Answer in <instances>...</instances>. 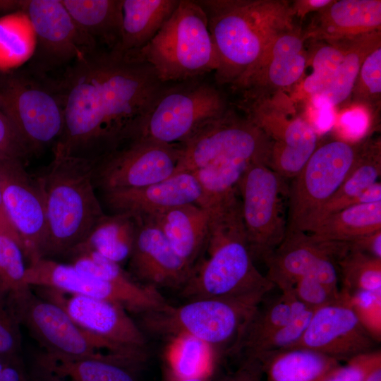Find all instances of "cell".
I'll return each mask as SVG.
<instances>
[{
	"instance_id": "cell-1",
	"label": "cell",
	"mask_w": 381,
	"mask_h": 381,
	"mask_svg": "<svg viewBox=\"0 0 381 381\" xmlns=\"http://www.w3.org/2000/svg\"><path fill=\"white\" fill-rule=\"evenodd\" d=\"M64 127L54 152L96 160L136 139L168 84L147 63L97 49L56 82Z\"/></svg>"
},
{
	"instance_id": "cell-2",
	"label": "cell",
	"mask_w": 381,
	"mask_h": 381,
	"mask_svg": "<svg viewBox=\"0 0 381 381\" xmlns=\"http://www.w3.org/2000/svg\"><path fill=\"white\" fill-rule=\"evenodd\" d=\"M219 59V85L233 87L258 63L274 38L295 25L284 0H202Z\"/></svg>"
},
{
	"instance_id": "cell-3",
	"label": "cell",
	"mask_w": 381,
	"mask_h": 381,
	"mask_svg": "<svg viewBox=\"0 0 381 381\" xmlns=\"http://www.w3.org/2000/svg\"><path fill=\"white\" fill-rule=\"evenodd\" d=\"M205 209L209 213L204 249L207 258L193 267L181 288L182 294L190 300L266 295L275 286L254 264L246 242L241 201Z\"/></svg>"
},
{
	"instance_id": "cell-4",
	"label": "cell",
	"mask_w": 381,
	"mask_h": 381,
	"mask_svg": "<svg viewBox=\"0 0 381 381\" xmlns=\"http://www.w3.org/2000/svg\"><path fill=\"white\" fill-rule=\"evenodd\" d=\"M94 167L92 159L54 152L37 177L47 218L42 258L67 255L105 214L95 191Z\"/></svg>"
},
{
	"instance_id": "cell-5",
	"label": "cell",
	"mask_w": 381,
	"mask_h": 381,
	"mask_svg": "<svg viewBox=\"0 0 381 381\" xmlns=\"http://www.w3.org/2000/svg\"><path fill=\"white\" fill-rule=\"evenodd\" d=\"M125 56L148 64L164 84L197 79L219 66L207 16L198 1L179 0L152 40Z\"/></svg>"
},
{
	"instance_id": "cell-6",
	"label": "cell",
	"mask_w": 381,
	"mask_h": 381,
	"mask_svg": "<svg viewBox=\"0 0 381 381\" xmlns=\"http://www.w3.org/2000/svg\"><path fill=\"white\" fill-rule=\"evenodd\" d=\"M0 109L28 156L54 147L63 133L64 105L57 84L33 71L0 72Z\"/></svg>"
},
{
	"instance_id": "cell-7",
	"label": "cell",
	"mask_w": 381,
	"mask_h": 381,
	"mask_svg": "<svg viewBox=\"0 0 381 381\" xmlns=\"http://www.w3.org/2000/svg\"><path fill=\"white\" fill-rule=\"evenodd\" d=\"M263 294L205 298L164 308L142 315L147 331L167 336H189L214 348L232 347L245 324L265 298Z\"/></svg>"
},
{
	"instance_id": "cell-8",
	"label": "cell",
	"mask_w": 381,
	"mask_h": 381,
	"mask_svg": "<svg viewBox=\"0 0 381 381\" xmlns=\"http://www.w3.org/2000/svg\"><path fill=\"white\" fill-rule=\"evenodd\" d=\"M47 353L66 358H102L116 355L144 358L146 351L111 343L78 325L57 305L38 296L30 287L10 303Z\"/></svg>"
},
{
	"instance_id": "cell-9",
	"label": "cell",
	"mask_w": 381,
	"mask_h": 381,
	"mask_svg": "<svg viewBox=\"0 0 381 381\" xmlns=\"http://www.w3.org/2000/svg\"><path fill=\"white\" fill-rule=\"evenodd\" d=\"M228 109L224 95L198 78L167 85L138 138L181 145Z\"/></svg>"
},
{
	"instance_id": "cell-10",
	"label": "cell",
	"mask_w": 381,
	"mask_h": 381,
	"mask_svg": "<svg viewBox=\"0 0 381 381\" xmlns=\"http://www.w3.org/2000/svg\"><path fill=\"white\" fill-rule=\"evenodd\" d=\"M246 117L270 140L268 167L282 179L294 178L318 147V133L305 116L296 114L285 92L242 99Z\"/></svg>"
},
{
	"instance_id": "cell-11",
	"label": "cell",
	"mask_w": 381,
	"mask_h": 381,
	"mask_svg": "<svg viewBox=\"0 0 381 381\" xmlns=\"http://www.w3.org/2000/svg\"><path fill=\"white\" fill-rule=\"evenodd\" d=\"M366 140L334 139L318 146L294 178L287 229L306 232L320 208L343 183Z\"/></svg>"
},
{
	"instance_id": "cell-12",
	"label": "cell",
	"mask_w": 381,
	"mask_h": 381,
	"mask_svg": "<svg viewBox=\"0 0 381 381\" xmlns=\"http://www.w3.org/2000/svg\"><path fill=\"white\" fill-rule=\"evenodd\" d=\"M180 147L174 174L225 160L245 159L268 166L271 141L246 116L241 117L229 109Z\"/></svg>"
},
{
	"instance_id": "cell-13",
	"label": "cell",
	"mask_w": 381,
	"mask_h": 381,
	"mask_svg": "<svg viewBox=\"0 0 381 381\" xmlns=\"http://www.w3.org/2000/svg\"><path fill=\"white\" fill-rule=\"evenodd\" d=\"M238 193L247 245L254 260H264L284 239L287 224L283 214V179L261 162L243 174Z\"/></svg>"
},
{
	"instance_id": "cell-14",
	"label": "cell",
	"mask_w": 381,
	"mask_h": 381,
	"mask_svg": "<svg viewBox=\"0 0 381 381\" xmlns=\"http://www.w3.org/2000/svg\"><path fill=\"white\" fill-rule=\"evenodd\" d=\"M25 282L30 287H49L70 294L102 299L141 315L159 310L169 303L150 285L127 288L95 278L73 266L41 258L27 265Z\"/></svg>"
},
{
	"instance_id": "cell-15",
	"label": "cell",
	"mask_w": 381,
	"mask_h": 381,
	"mask_svg": "<svg viewBox=\"0 0 381 381\" xmlns=\"http://www.w3.org/2000/svg\"><path fill=\"white\" fill-rule=\"evenodd\" d=\"M180 156V145L138 138L95 160V187L104 192L157 183L174 174Z\"/></svg>"
},
{
	"instance_id": "cell-16",
	"label": "cell",
	"mask_w": 381,
	"mask_h": 381,
	"mask_svg": "<svg viewBox=\"0 0 381 381\" xmlns=\"http://www.w3.org/2000/svg\"><path fill=\"white\" fill-rule=\"evenodd\" d=\"M35 30L34 72L71 65L98 49L97 43L75 23L61 0L22 1L20 9Z\"/></svg>"
},
{
	"instance_id": "cell-17",
	"label": "cell",
	"mask_w": 381,
	"mask_h": 381,
	"mask_svg": "<svg viewBox=\"0 0 381 381\" xmlns=\"http://www.w3.org/2000/svg\"><path fill=\"white\" fill-rule=\"evenodd\" d=\"M349 250L348 243L323 241L287 229L282 241L264 260L268 270L266 277L282 292L292 290L304 277L339 288L336 264Z\"/></svg>"
},
{
	"instance_id": "cell-18",
	"label": "cell",
	"mask_w": 381,
	"mask_h": 381,
	"mask_svg": "<svg viewBox=\"0 0 381 381\" xmlns=\"http://www.w3.org/2000/svg\"><path fill=\"white\" fill-rule=\"evenodd\" d=\"M0 181L7 218L20 239L29 263L43 257L47 240L44 200L37 180L23 160L0 157Z\"/></svg>"
},
{
	"instance_id": "cell-19",
	"label": "cell",
	"mask_w": 381,
	"mask_h": 381,
	"mask_svg": "<svg viewBox=\"0 0 381 381\" xmlns=\"http://www.w3.org/2000/svg\"><path fill=\"white\" fill-rule=\"evenodd\" d=\"M340 291L338 301L314 311L301 338L289 348L310 349L340 362L375 350L377 341L362 324L346 294Z\"/></svg>"
},
{
	"instance_id": "cell-20",
	"label": "cell",
	"mask_w": 381,
	"mask_h": 381,
	"mask_svg": "<svg viewBox=\"0 0 381 381\" xmlns=\"http://www.w3.org/2000/svg\"><path fill=\"white\" fill-rule=\"evenodd\" d=\"M40 297L62 308L80 327L111 343L146 351L143 329L121 305L49 287H30Z\"/></svg>"
},
{
	"instance_id": "cell-21",
	"label": "cell",
	"mask_w": 381,
	"mask_h": 381,
	"mask_svg": "<svg viewBox=\"0 0 381 381\" xmlns=\"http://www.w3.org/2000/svg\"><path fill=\"white\" fill-rule=\"evenodd\" d=\"M303 30L296 25L278 35L258 63L234 87L242 99L271 97L298 85L308 65Z\"/></svg>"
},
{
	"instance_id": "cell-22",
	"label": "cell",
	"mask_w": 381,
	"mask_h": 381,
	"mask_svg": "<svg viewBox=\"0 0 381 381\" xmlns=\"http://www.w3.org/2000/svg\"><path fill=\"white\" fill-rule=\"evenodd\" d=\"M104 200L113 212L147 217L183 205L204 204V194L192 172H180L146 186L103 192Z\"/></svg>"
},
{
	"instance_id": "cell-23",
	"label": "cell",
	"mask_w": 381,
	"mask_h": 381,
	"mask_svg": "<svg viewBox=\"0 0 381 381\" xmlns=\"http://www.w3.org/2000/svg\"><path fill=\"white\" fill-rule=\"evenodd\" d=\"M136 218L137 231L129 258L132 272L147 285L181 289L193 267L174 251L152 221Z\"/></svg>"
},
{
	"instance_id": "cell-24",
	"label": "cell",
	"mask_w": 381,
	"mask_h": 381,
	"mask_svg": "<svg viewBox=\"0 0 381 381\" xmlns=\"http://www.w3.org/2000/svg\"><path fill=\"white\" fill-rule=\"evenodd\" d=\"M380 30V0H333L315 13L303 37L305 41H329Z\"/></svg>"
},
{
	"instance_id": "cell-25",
	"label": "cell",
	"mask_w": 381,
	"mask_h": 381,
	"mask_svg": "<svg viewBox=\"0 0 381 381\" xmlns=\"http://www.w3.org/2000/svg\"><path fill=\"white\" fill-rule=\"evenodd\" d=\"M145 360L116 355L71 358L43 352L37 364L40 371L61 381H138Z\"/></svg>"
},
{
	"instance_id": "cell-26",
	"label": "cell",
	"mask_w": 381,
	"mask_h": 381,
	"mask_svg": "<svg viewBox=\"0 0 381 381\" xmlns=\"http://www.w3.org/2000/svg\"><path fill=\"white\" fill-rule=\"evenodd\" d=\"M380 140H366L365 147L337 190L320 208L310 229L327 216L344 207L381 201Z\"/></svg>"
},
{
	"instance_id": "cell-27",
	"label": "cell",
	"mask_w": 381,
	"mask_h": 381,
	"mask_svg": "<svg viewBox=\"0 0 381 381\" xmlns=\"http://www.w3.org/2000/svg\"><path fill=\"white\" fill-rule=\"evenodd\" d=\"M140 218L152 221L174 251L193 268L207 239L209 213L205 207L188 204Z\"/></svg>"
},
{
	"instance_id": "cell-28",
	"label": "cell",
	"mask_w": 381,
	"mask_h": 381,
	"mask_svg": "<svg viewBox=\"0 0 381 381\" xmlns=\"http://www.w3.org/2000/svg\"><path fill=\"white\" fill-rule=\"evenodd\" d=\"M179 0H122L121 37L111 52L134 54L147 44L174 12Z\"/></svg>"
},
{
	"instance_id": "cell-29",
	"label": "cell",
	"mask_w": 381,
	"mask_h": 381,
	"mask_svg": "<svg viewBox=\"0 0 381 381\" xmlns=\"http://www.w3.org/2000/svg\"><path fill=\"white\" fill-rule=\"evenodd\" d=\"M266 381H323L341 362L305 348H289L262 353Z\"/></svg>"
},
{
	"instance_id": "cell-30",
	"label": "cell",
	"mask_w": 381,
	"mask_h": 381,
	"mask_svg": "<svg viewBox=\"0 0 381 381\" xmlns=\"http://www.w3.org/2000/svg\"><path fill=\"white\" fill-rule=\"evenodd\" d=\"M308 308L293 289L272 300L265 298L256 307L229 351L248 355L261 341Z\"/></svg>"
},
{
	"instance_id": "cell-31",
	"label": "cell",
	"mask_w": 381,
	"mask_h": 381,
	"mask_svg": "<svg viewBox=\"0 0 381 381\" xmlns=\"http://www.w3.org/2000/svg\"><path fill=\"white\" fill-rule=\"evenodd\" d=\"M76 25L98 45L117 47L122 21V0H61Z\"/></svg>"
},
{
	"instance_id": "cell-32",
	"label": "cell",
	"mask_w": 381,
	"mask_h": 381,
	"mask_svg": "<svg viewBox=\"0 0 381 381\" xmlns=\"http://www.w3.org/2000/svg\"><path fill=\"white\" fill-rule=\"evenodd\" d=\"M137 227V218L129 214H105L83 242L67 255L75 251L92 250L120 265L131 256Z\"/></svg>"
},
{
	"instance_id": "cell-33",
	"label": "cell",
	"mask_w": 381,
	"mask_h": 381,
	"mask_svg": "<svg viewBox=\"0 0 381 381\" xmlns=\"http://www.w3.org/2000/svg\"><path fill=\"white\" fill-rule=\"evenodd\" d=\"M381 229V201L344 207L313 225L308 231L328 241L351 242Z\"/></svg>"
},
{
	"instance_id": "cell-34",
	"label": "cell",
	"mask_w": 381,
	"mask_h": 381,
	"mask_svg": "<svg viewBox=\"0 0 381 381\" xmlns=\"http://www.w3.org/2000/svg\"><path fill=\"white\" fill-rule=\"evenodd\" d=\"M380 37V31H375L349 38L344 59L334 77L323 90L310 99L313 107L333 108L349 98L363 60L381 44Z\"/></svg>"
},
{
	"instance_id": "cell-35",
	"label": "cell",
	"mask_w": 381,
	"mask_h": 381,
	"mask_svg": "<svg viewBox=\"0 0 381 381\" xmlns=\"http://www.w3.org/2000/svg\"><path fill=\"white\" fill-rule=\"evenodd\" d=\"M36 36L28 15L18 10L0 17V72L7 73L32 59Z\"/></svg>"
},
{
	"instance_id": "cell-36",
	"label": "cell",
	"mask_w": 381,
	"mask_h": 381,
	"mask_svg": "<svg viewBox=\"0 0 381 381\" xmlns=\"http://www.w3.org/2000/svg\"><path fill=\"white\" fill-rule=\"evenodd\" d=\"M253 162L245 159L225 160L192 171L204 194L202 207L238 198V183Z\"/></svg>"
},
{
	"instance_id": "cell-37",
	"label": "cell",
	"mask_w": 381,
	"mask_h": 381,
	"mask_svg": "<svg viewBox=\"0 0 381 381\" xmlns=\"http://www.w3.org/2000/svg\"><path fill=\"white\" fill-rule=\"evenodd\" d=\"M168 358L174 378L207 377L213 361V349L189 336L172 337Z\"/></svg>"
},
{
	"instance_id": "cell-38",
	"label": "cell",
	"mask_w": 381,
	"mask_h": 381,
	"mask_svg": "<svg viewBox=\"0 0 381 381\" xmlns=\"http://www.w3.org/2000/svg\"><path fill=\"white\" fill-rule=\"evenodd\" d=\"M348 40L320 41L322 44L316 48L311 59L308 58L312 72L298 83L302 97L310 99L332 81L344 59Z\"/></svg>"
},
{
	"instance_id": "cell-39",
	"label": "cell",
	"mask_w": 381,
	"mask_h": 381,
	"mask_svg": "<svg viewBox=\"0 0 381 381\" xmlns=\"http://www.w3.org/2000/svg\"><path fill=\"white\" fill-rule=\"evenodd\" d=\"M337 264L341 274V291L348 294L381 293V259L349 248Z\"/></svg>"
},
{
	"instance_id": "cell-40",
	"label": "cell",
	"mask_w": 381,
	"mask_h": 381,
	"mask_svg": "<svg viewBox=\"0 0 381 381\" xmlns=\"http://www.w3.org/2000/svg\"><path fill=\"white\" fill-rule=\"evenodd\" d=\"M24 259L20 244L0 231V294L8 304L30 288L25 282Z\"/></svg>"
},
{
	"instance_id": "cell-41",
	"label": "cell",
	"mask_w": 381,
	"mask_h": 381,
	"mask_svg": "<svg viewBox=\"0 0 381 381\" xmlns=\"http://www.w3.org/2000/svg\"><path fill=\"white\" fill-rule=\"evenodd\" d=\"M355 105L369 112L377 108L381 95V44L363 60L351 92Z\"/></svg>"
},
{
	"instance_id": "cell-42",
	"label": "cell",
	"mask_w": 381,
	"mask_h": 381,
	"mask_svg": "<svg viewBox=\"0 0 381 381\" xmlns=\"http://www.w3.org/2000/svg\"><path fill=\"white\" fill-rule=\"evenodd\" d=\"M68 256L71 264L95 278L127 288L140 285L127 276L119 264L95 251H75Z\"/></svg>"
},
{
	"instance_id": "cell-43",
	"label": "cell",
	"mask_w": 381,
	"mask_h": 381,
	"mask_svg": "<svg viewBox=\"0 0 381 381\" xmlns=\"http://www.w3.org/2000/svg\"><path fill=\"white\" fill-rule=\"evenodd\" d=\"M315 310L306 308L296 315L289 323L279 328L261 341L248 355L244 356L256 358L259 355L285 349L293 346L306 330Z\"/></svg>"
},
{
	"instance_id": "cell-44",
	"label": "cell",
	"mask_w": 381,
	"mask_h": 381,
	"mask_svg": "<svg viewBox=\"0 0 381 381\" xmlns=\"http://www.w3.org/2000/svg\"><path fill=\"white\" fill-rule=\"evenodd\" d=\"M293 291L302 303L315 310L337 302L341 297L339 288L330 286L312 277L299 279L294 284Z\"/></svg>"
},
{
	"instance_id": "cell-45",
	"label": "cell",
	"mask_w": 381,
	"mask_h": 381,
	"mask_svg": "<svg viewBox=\"0 0 381 381\" xmlns=\"http://www.w3.org/2000/svg\"><path fill=\"white\" fill-rule=\"evenodd\" d=\"M381 365V351L376 349L358 355L335 368L323 381H365Z\"/></svg>"
},
{
	"instance_id": "cell-46",
	"label": "cell",
	"mask_w": 381,
	"mask_h": 381,
	"mask_svg": "<svg viewBox=\"0 0 381 381\" xmlns=\"http://www.w3.org/2000/svg\"><path fill=\"white\" fill-rule=\"evenodd\" d=\"M346 294L349 303L362 324L378 341V339L379 340L380 339L381 328V293L358 292L351 294Z\"/></svg>"
},
{
	"instance_id": "cell-47",
	"label": "cell",
	"mask_w": 381,
	"mask_h": 381,
	"mask_svg": "<svg viewBox=\"0 0 381 381\" xmlns=\"http://www.w3.org/2000/svg\"><path fill=\"white\" fill-rule=\"evenodd\" d=\"M20 322L6 299L0 296V355L19 356Z\"/></svg>"
},
{
	"instance_id": "cell-48",
	"label": "cell",
	"mask_w": 381,
	"mask_h": 381,
	"mask_svg": "<svg viewBox=\"0 0 381 381\" xmlns=\"http://www.w3.org/2000/svg\"><path fill=\"white\" fill-rule=\"evenodd\" d=\"M0 157L25 160L28 155L11 123L0 109Z\"/></svg>"
},
{
	"instance_id": "cell-49",
	"label": "cell",
	"mask_w": 381,
	"mask_h": 381,
	"mask_svg": "<svg viewBox=\"0 0 381 381\" xmlns=\"http://www.w3.org/2000/svg\"><path fill=\"white\" fill-rule=\"evenodd\" d=\"M369 114L365 108L356 105L341 115L339 126L347 135L355 139L359 138L367 131Z\"/></svg>"
},
{
	"instance_id": "cell-50",
	"label": "cell",
	"mask_w": 381,
	"mask_h": 381,
	"mask_svg": "<svg viewBox=\"0 0 381 381\" xmlns=\"http://www.w3.org/2000/svg\"><path fill=\"white\" fill-rule=\"evenodd\" d=\"M261 363L257 358L246 357L235 371L220 381H263Z\"/></svg>"
},
{
	"instance_id": "cell-51",
	"label": "cell",
	"mask_w": 381,
	"mask_h": 381,
	"mask_svg": "<svg viewBox=\"0 0 381 381\" xmlns=\"http://www.w3.org/2000/svg\"><path fill=\"white\" fill-rule=\"evenodd\" d=\"M0 381H28L19 356L0 355Z\"/></svg>"
},
{
	"instance_id": "cell-52",
	"label": "cell",
	"mask_w": 381,
	"mask_h": 381,
	"mask_svg": "<svg viewBox=\"0 0 381 381\" xmlns=\"http://www.w3.org/2000/svg\"><path fill=\"white\" fill-rule=\"evenodd\" d=\"M348 244L351 249L381 259V229L361 236Z\"/></svg>"
},
{
	"instance_id": "cell-53",
	"label": "cell",
	"mask_w": 381,
	"mask_h": 381,
	"mask_svg": "<svg viewBox=\"0 0 381 381\" xmlns=\"http://www.w3.org/2000/svg\"><path fill=\"white\" fill-rule=\"evenodd\" d=\"M333 0H296L291 3L295 17L303 19L310 13H317L329 5Z\"/></svg>"
},
{
	"instance_id": "cell-54",
	"label": "cell",
	"mask_w": 381,
	"mask_h": 381,
	"mask_svg": "<svg viewBox=\"0 0 381 381\" xmlns=\"http://www.w3.org/2000/svg\"><path fill=\"white\" fill-rule=\"evenodd\" d=\"M313 126L315 131H324L330 128L334 123L333 108L320 106L313 107Z\"/></svg>"
},
{
	"instance_id": "cell-55",
	"label": "cell",
	"mask_w": 381,
	"mask_h": 381,
	"mask_svg": "<svg viewBox=\"0 0 381 381\" xmlns=\"http://www.w3.org/2000/svg\"><path fill=\"white\" fill-rule=\"evenodd\" d=\"M0 231L4 232L9 235L12 238H13L20 246V242L18 236L16 234L14 229L12 227L11 224H10L5 212V210H4V207L3 204V199H2L1 181H0Z\"/></svg>"
},
{
	"instance_id": "cell-56",
	"label": "cell",
	"mask_w": 381,
	"mask_h": 381,
	"mask_svg": "<svg viewBox=\"0 0 381 381\" xmlns=\"http://www.w3.org/2000/svg\"><path fill=\"white\" fill-rule=\"evenodd\" d=\"M365 381H381V365L372 371Z\"/></svg>"
},
{
	"instance_id": "cell-57",
	"label": "cell",
	"mask_w": 381,
	"mask_h": 381,
	"mask_svg": "<svg viewBox=\"0 0 381 381\" xmlns=\"http://www.w3.org/2000/svg\"><path fill=\"white\" fill-rule=\"evenodd\" d=\"M207 377L205 376H196L186 378H174V381H207Z\"/></svg>"
},
{
	"instance_id": "cell-58",
	"label": "cell",
	"mask_w": 381,
	"mask_h": 381,
	"mask_svg": "<svg viewBox=\"0 0 381 381\" xmlns=\"http://www.w3.org/2000/svg\"><path fill=\"white\" fill-rule=\"evenodd\" d=\"M40 377L43 380V381H61L59 379L49 375L47 373H44L43 372L40 371Z\"/></svg>"
},
{
	"instance_id": "cell-59",
	"label": "cell",
	"mask_w": 381,
	"mask_h": 381,
	"mask_svg": "<svg viewBox=\"0 0 381 381\" xmlns=\"http://www.w3.org/2000/svg\"><path fill=\"white\" fill-rule=\"evenodd\" d=\"M0 296H1V294H0ZM1 297H3V296H1ZM3 298H4V297H3Z\"/></svg>"
}]
</instances>
